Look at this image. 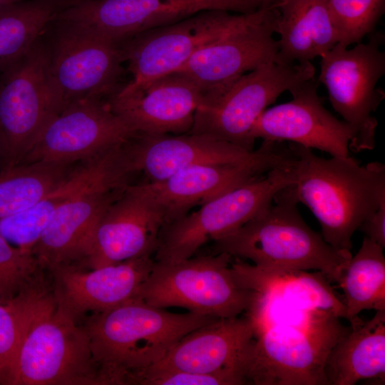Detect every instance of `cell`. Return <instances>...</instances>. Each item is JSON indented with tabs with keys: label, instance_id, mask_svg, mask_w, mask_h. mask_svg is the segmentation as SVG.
Returning <instances> with one entry per match:
<instances>
[{
	"label": "cell",
	"instance_id": "obj_23",
	"mask_svg": "<svg viewBox=\"0 0 385 385\" xmlns=\"http://www.w3.org/2000/svg\"><path fill=\"white\" fill-rule=\"evenodd\" d=\"M253 335L245 314L216 319L187 334L150 367L199 374L235 371L242 377L240 362Z\"/></svg>",
	"mask_w": 385,
	"mask_h": 385
},
{
	"label": "cell",
	"instance_id": "obj_37",
	"mask_svg": "<svg viewBox=\"0 0 385 385\" xmlns=\"http://www.w3.org/2000/svg\"><path fill=\"white\" fill-rule=\"evenodd\" d=\"M0 302H1V301L0 300Z\"/></svg>",
	"mask_w": 385,
	"mask_h": 385
},
{
	"label": "cell",
	"instance_id": "obj_13",
	"mask_svg": "<svg viewBox=\"0 0 385 385\" xmlns=\"http://www.w3.org/2000/svg\"><path fill=\"white\" fill-rule=\"evenodd\" d=\"M224 10L197 12L176 22L142 32L122 43L133 88L178 71L199 49L244 24L250 13Z\"/></svg>",
	"mask_w": 385,
	"mask_h": 385
},
{
	"label": "cell",
	"instance_id": "obj_29",
	"mask_svg": "<svg viewBox=\"0 0 385 385\" xmlns=\"http://www.w3.org/2000/svg\"><path fill=\"white\" fill-rule=\"evenodd\" d=\"M101 155L81 162L65 182L31 207L0 218V235L14 246L31 252L58 206L95 173Z\"/></svg>",
	"mask_w": 385,
	"mask_h": 385
},
{
	"label": "cell",
	"instance_id": "obj_15",
	"mask_svg": "<svg viewBox=\"0 0 385 385\" xmlns=\"http://www.w3.org/2000/svg\"><path fill=\"white\" fill-rule=\"evenodd\" d=\"M295 157L288 144L278 143L263 158L239 165L198 164L183 168L153 183H135L139 191L161 213L165 226L197 205L265 176L277 168H292Z\"/></svg>",
	"mask_w": 385,
	"mask_h": 385
},
{
	"label": "cell",
	"instance_id": "obj_11",
	"mask_svg": "<svg viewBox=\"0 0 385 385\" xmlns=\"http://www.w3.org/2000/svg\"><path fill=\"white\" fill-rule=\"evenodd\" d=\"M41 37L26 54L1 71L3 168L20 164L48 122L61 111L49 79L46 43Z\"/></svg>",
	"mask_w": 385,
	"mask_h": 385
},
{
	"label": "cell",
	"instance_id": "obj_33",
	"mask_svg": "<svg viewBox=\"0 0 385 385\" xmlns=\"http://www.w3.org/2000/svg\"><path fill=\"white\" fill-rule=\"evenodd\" d=\"M43 269L31 252L23 250L0 235V300L6 302L32 285Z\"/></svg>",
	"mask_w": 385,
	"mask_h": 385
},
{
	"label": "cell",
	"instance_id": "obj_16",
	"mask_svg": "<svg viewBox=\"0 0 385 385\" xmlns=\"http://www.w3.org/2000/svg\"><path fill=\"white\" fill-rule=\"evenodd\" d=\"M137 134L113 111L108 100L76 101L48 122L21 163L86 161Z\"/></svg>",
	"mask_w": 385,
	"mask_h": 385
},
{
	"label": "cell",
	"instance_id": "obj_19",
	"mask_svg": "<svg viewBox=\"0 0 385 385\" xmlns=\"http://www.w3.org/2000/svg\"><path fill=\"white\" fill-rule=\"evenodd\" d=\"M277 144L262 142L257 150H248L202 134L138 133L126 142L125 148L133 177H140L137 183H153L191 165L255 162L270 153Z\"/></svg>",
	"mask_w": 385,
	"mask_h": 385
},
{
	"label": "cell",
	"instance_id": "obj_34",
	"mask_svg": "<svg viewBox=\"0 0 385 385\" xmlns=\"http://www.w3.org/2000/svg\"><path fill=\"white\" fill-rule=\"evenodd\" d=\"M140 385H241L245 384L237 372L199 374L168 369L150 367L134 381Z\"/></svg>",
	"mask_w": 385,
	"mask_h": 385
},
{
	"label": "cell",
	"instance_id": "obj_18",
	"mask_svg": "<svg viewBox=\"0 0 385 385\" xmlns=\"http://www.w3.org/2000/svg\"><path fill=\"white\" fill-rule=\"evenodd\" d=\"M314 77L289 91L291 101L265 109L253 125L252 140L293 143L332 157L349 156L355 130L324 107Z\"/></svg>",
	"mask_w": 385,
	"mask_h": 385
},
{
	"label": "cell",
	"instance_id": "obj_24",
	"mask_svg": "<svg viewBox=\"0 0 385 385\" xmlns=\"http://www.w3.org/2000/svg\"><path fill=\"white\" fill-rule=\"evenodd\" d=\"M234 276L243 287L286 305L305 310H322L347 319L346 307L321 272L260 267L234 258Z\"/></svg>",
	"mask_w": 385,
	"mask_h": 385
},
{
	"label": "cell",
	"instance_id": "obj_2",
	"mask_svg": "<svg viewBox=\"0 0 385 385\" xmlns=\"http://www.w3.org/2000/svg\"><path fill=\"white\" fill-rule=\"evenodd\" d=\"M215 319L170 312L135 298L93 314L84 328L101 385L133 384L181 338Z\"/></svg>",
	"mask_w": 385,
	"mask_h": 385
},
{
	"label": "cell",
	"instance_id": "obj_28",
	"mask_svg": "<svg viewBox=\"0 0 385 385\" xmlns=\"http://www.w3.org/2000/svg\"><path fill=\"white\" fill-rule=\"evenodd\" d=\"M77 0H24L0 9V71L26 54Z\"/></svg>",
	"mask_w": 385,
	"mask_h": 385
},
{
	"label": "cell",
	"instance_id": "obj_10",
	"mask_svg": "<svg viewBox=\"0 0 385 385\" xmlns=\"http://www.w3.org/2000/svg\"><path fill=\"white\" fill-rule=\"evenodd\" d=\"M52 24L55 31L46 43L48 70L60 112L76 101L108 100L122 88L121 43L70 23L54 19Z\"/></svg>",
	"mask_w": 385,
	"mask_h": 385
},
{
	"label": "cell",
	"instance_id": "obj_6",
	"mask_svg": "<svg viewBox=\"0 0 385 385\" xmlns=\"http://www.w3.org/2000/svg\"><path fill=\"white\" fill-rule=\"evenodd\" d=\"M192 257L175 262L154 260L133 298L156 307H179L215 319L244 314L255 292L235 279L232 257L226 253Z\"/></svg>",
	"mask_w": 385,
	"mask_h": 385
},
{
	"label": "cell",
	"instance_id": "obj_21",
	"mask_svg": "<svg viewBox=\"0 0 385 385\" xmlns=\"http://www.w3.org/2000/svg\"><path fill=\"white\" fill-rule=\"evenodd\" d=\"M203 98L193 81L174 72L133 88L123 86L108 101L137 133L178 135L190 130Z\"/></svg>",
	"mask_w": 385,
	"mask_h": 385
},
{
	"label": "cell",
	"instance_id": "obj_12",
	"mask_svg": "<svg viewBox=\"0 0 385 385\" xmlns=\"http://www.w3.org/2000/svg\"><path fill=\"white\" fill-rule=\"evenodd\" d=\"M383 36L351 48L337 43L321 58L319 82L327 88L334 110L355 130L349 150L358 153L375 147L377 120L372 115L385 97L377 83L385 73Z\"/></svg>",
	"mask_w": 385,
	"mask_h": 385
},
{
	"label": "cell",
	"instance_id": "obj_5",
	"mask_svg": "<svg viewBox=\"0 0 385 385\" xmlns=\"http://www.w3.org/2000/svg\"><path fill=\"white\" fill-rule=\"evenodd\" d=\"M9 385H101L84 327L58 307L45 280L35 296Z\"/></svg>",
	"mask_w": 385,
	"mask_h": 385
},
{
	"label": "cell",
	"instance_id": "obj_4",
	"mask_svg": "<svg viewBox=\"0 0 385 385\" xmlns=\"http://www.w3.org/2000/svg\"><path fill=\"white\" fill-rule=\"evenodd\" d=\"M293 185L278 192L267 209L238 230L214 241L213 252L260 267L319 271L338 282L351 254L334 249L307 225Z\"/></svg>",
	"mask_w": 385,
	"mask_h": 385
},
{
	"label": "cell",
	"instance_id": "obj_30",
	"mask_svg": "<svg viewBox=\"0 0 385 385\" xmlns=\"http://www.w3.org/2000/svg\"><path fill=\"white\" fill-rule=\"evenodd\" d=\"M79 163H20L0 171V218L21 212L65 182Z\"/></svg>",
	"mask_w": 385,
	"mask_h": 385
},
{
	"label": "cell",
	"instance_id": "obj_22",
	"mask_svg": "<svg viewBox=\"0 0 385 385\" xmlns=\"http://www.w3.org/2000/svg\"><path fill=\"white\" fill-rule=\"evenodd\" d=\"M154 258L143 256L88 269L76 265L51 270L58 307L75 319L102 312L133 299L148 276Z\"/></svg>",
	"mask_w": 385,
	"mask_h": 385
},
{
	"label": "cell",
	"instance_id": "obj_31",
	"mask_svg": "<svg viewBox=\"0 0 385 385\" xmlns=\"http://www.w3.org/2000/svg\"><path fill=\"white\" fill-rule=\"evenodd\" d=\"M41 276L14 298L0 302V384H9Z\"/></svg>",
	"mask_w": 385,
	"mask_h": 385
},
{
	"label": "cell",
	"instance_id": "obj_14",
	"mask_svg": "<svg viewBox=\"0 0 385 385\" xmlns=\"http://www.w3.org/2000/svg\"><path fill=\"white\" fill-rule=\"evenodd\" d=\"M262 0H77L56 19L88 29L118 43L197 12L250 13Z\"/></svg>",
	"mask_w": 385,
	"mask_h": 385
},
{
	"label": "cell",
	"instance_id": "obj_8",
	"mask_svg": "<svg viewBox=\"0 0 385 385\" xmlns=\"http://www.w3.org/2000/svg\"><path fill=\"white\" fill-rule=\"evenodd\" d=\"M314 73L311 61L263 64L205 96L188 133L253 150L251 130L260 115L282 93L313 78Z\"/></svg>",
	"mask_w": 385,
	"mask_h": 385
},
{
	"label": "cell",
	"instance_id": "obj_20",
	"mask_svg": "<svg viewBox=\"0 0 385 385\" xmlns=\"http://www.w3.org/2000/svg\"><path fill=\"white\" fill-rule=\"evenodd\" d=\"M165 222L137 188L127 185L93 228L83 267L93 269L155 254Z\"/></svg>",
	"mask_w": 385,
	"mask_h": 385
},
{
	"label": "cell",
	"instance_id": "obj_3",
	"mask_svg": "<svg viewBox=\"0 0 385 385\" xmlns=\"http://www.w3.org/2000/svg\"><path fill=\"white\" fill-rule=\"evenodd\" d=\"M295 155L294 190L317 219L324 241L350 251L354 232L385 201V165H361L354 158H324L288 143Z\"/></svg>",
	"mask_w": 385,
	"mask_h": 385
},
{
	"label": "cell",
	"instance_id": "obj_36",
	"mask_svg": "<svg viewBox=\"0 0 385 385\" xmlns=\"http://www.w3.org/2000/svg\"><path fill=\"white\" fill-rule=\"evenodd\" d=\"M21 1H24V0H0V9L7 5H9L11 4L16 3Z\"/></svg>",
	"mask_w": 385,
	"mask_h": 385
},
{
	"label": "cell",
	"instance_id": "obj_25",
	"mask_svg": "<svg viewBox=\"0 0 385 385\" xmlns=\"http://www.w3.org/2000/svg\"><path fill=\"white\" fill-rule=\"evenodd\" d=\"M278 61H311L337 43L326 0H277Z\"/></svg>",
	"mask_w": 385,
	"mask_h": 385
},
{
	"label": "cell",
	"instance_id": "obj_27",
	"mask_svg": "<svg viewBox=\"0 0 385 385\" xmlns=\"http://www.w3.org/2000/svg\"><path fill=\"white\" fill-rule=\"evenodd\" d=\"M383 247L364 236L354 256L351 257L338 281L350 327L361 324L358 314L363 310L385 309V257Z\"/></svg>",
	"mask_w": 385,
	"mask_h": 385
},
{
	"label": "cell",
	"instance_id": "obj_17",
	"mask_svg": "<svg viewBox=\"0 0 385 385\" xmlns=\"http://www.w3.org/2000/svg\"><path fill=\"white\" fill-rule=\"evenodd\" d=\"M277 15L276 0L251 12L244 24L199 49L177 72L193 81L205 97L263 64L279 62L273 38Z\"/></svg>",
	"mask_w": 385,
	"mask_h": 385
},
{
	"label": "cell",
	"instance_id": "obj_32",
	"mask_svg": "<svg viewBox=\"0 0 385 385\" xmlns=\"http://www.w3.org/2000/svg\"><path fill=\"white\" fill-rule=\"evenodd\" d=\"M336 29L337 43L348 47L373 31L384 10L385 0H326Z\"/></svg>",
	"mask_w": 385,
	"mask_h": 385
},
{
	"label": "cell",
	"instance_id": "obj_35",
	"mask_svg": "<svg viewBox=\"0 0 385 385\" xmlns=\"http://www.w3.org/2000/svg\"><path fill=\"white\" fill-rule=\"evenodd\" d=\"M366 237L385 247V201L359 227Z\"/></svg>",
	"mask_w": 385,
	"mask_h": 385
},
{
	"label": "cell",
	"instance_id": "obj_7",
	"mask_svg": "<svg viewBox=\"0 0 385 385\" xmlns=\"http://www.w3.org/2000/svg\"><path fill=\"white\" fill-rule=\"evenodd\" d=\"M132 178L125 143L102 153L95 173L58 206L33 248L43 270L83 266L96 222Z\"/></svg>",
	"mask_w": 385,
	"mask_h": 385
},
{
	"label": "cell",
	"instance_id": "obj_9",
	"mask_svg": "<svg viewBox=\"0 0 385 385\" xmlns=\"http://www.w3.org/2000/svg\"><path fill=\"white\" fill-rule=\"evenodd\" d=\"M294 183V167L277 168L209 200L163 227L154 260L175 262L192 257L206 242L238 230L267 209L278 192Z\"/></svg>",
	"mask_w": 385,
	"mask_h": 385
},
{
	"label": "cell",
	"instance_id": "obj_1",
	"mask_svg": "<svg viewBox=\"0 0 385 385\" xmlns=\"http://www.w3.org/2000/svg\"><path fill=\"white\" fill-rule=\"evenodd\" d=\"M245 315L254 327L240 366L246 384H327L326 359L350 327L330 312L300 309L265 297Z\"/></svg>",
	"mask_w": 385,
	"mask_h": 385
},
{
	"label": "cell",
	"instance_id": "obj_26",
	"mask_svg": "<svg viewBox=\"0 0 385 385\" xmlns=\"http://www.w3.org/2000/svg\"><path fill=\"white\" fill-rule=\"evenodd\" d=\"M327 384L354 385L361 380L385 382V309L349 329L329 351L324 365Z\"/></svg>",
	"mask_w": 385,
	"mask_h": 385
}]
</instances>
